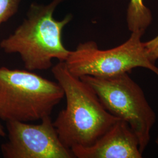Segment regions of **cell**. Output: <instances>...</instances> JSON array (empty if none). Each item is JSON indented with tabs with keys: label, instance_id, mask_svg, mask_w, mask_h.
<instances>
[{
	"label": "cell",
	"instance_id": "cell-1",
	"mask_svg": "<svg viewBox=\"0 0 158 158\" xmlns=\"http://www.w3.org/2000/svg\"><path fill=\"white\" fill-rule=\"evenodd\" d=\"M52 73L60 85L66 100V107L53 124L65 147H89L119 119L109 113L94 91L59 62Z\"/></svg>",
	"mask_w": 158,
	"mask_h": 158
},
{
	"label": "cell",
	"instance_id": "cell-2",
	"mask_svg": "<svg viewBox=\"0 0 158 158\" xmlns=\"http://www.w3.org/2000/svg\"><path fill=\"white\" fill-rule=\"evenodd\" d=\"M64 0H53L47 5L33 2L27 17L13 34L0 42L6 53L19 55L25 69L44 70L52 68V60L64 62L70 53L63 45L62 32L73 16L68 14L56 20L53 13Z\"/></svg>",
	"mask_w": 158,
	"mask_h": 158
},
{
	"label": "cell",
	"instance_id": "cell-3",
	"mask_svg": "<svg viewBox=\"0 0 158 158\" xmlns=\"http://www.w3.org/2000/svg\"><path fill=\"white\" fill-rule=\"evenodd\" d=\"M64 97L57 82L28 70L0 67V119L29 122L51 116Z\"/></svg>",
	"mask_w": 158,
	"mask_h": 158
},
{
	"label": "cell",
	"instance_id": "cell-4",
	"mask_svg": "<svg viewBox=\"0 0 158 158\" xmlns=\"http://www.w3.org/2000/svg\"><path fill=\"white\" fill-rule=\"evenodd\" d=\"M144 33L132 32L123 44L107 50L100 49L94 41L80 43L64 62L70 73L79 78L112 77L137 68L150 70L158 77V68L149 59L142 41Z\"/></svg>",
	"mask_w": 158,
	"mask_h": 158
},
{
	"label": "cell",
	"instance_id": "cell-5",
	"mask_svg": "<svg viewBox=\"0 0 158 158\" xmlns=\"http://www.w3.org/2000/svg\"><path fill=\"white\" fill-rule=\"evenodd\" d=\"M80 78L94 91L109 113L128 124L138 138L141 152H143L150 142L156 114L141 87L129 73L108 78L90 76Z\"/></svg>",
	"mask_w": 158,
	"mask_h": 158
},
{
	"label": "cell",
	"instance_id": "cell-6",
	"mask_svg": "<svg viewBox=\"0 0 158 158\" xmlns=\"http://www.w3.org/2000/svg\"><path fill=\"white\" fill-rule=\"evenodd\" d=\"M40 121L39 124L6 121L8 140L1 147L4 158H75L60 141L51 116Z\"/></svg>",
	"mask_w": 158,
	"mask_h": 158
},
{
	"label": "cell",
	"instance_id": "cell-7",
	"mask_svg": "<svg viewBox=\"0 0 158 158\" xmlns=\"http://www.w3.org/2000/svg\"><path fill=\"white\" fill-rule=\"evenodd\" d=\"M75 158H141L138 138L128 124L119 119L89 147L71 149Z\"/></svg>",
	"mask_w": 158,
	"mask_h": 158
},
{
	"label": "cell",
	"instance_id": "cell-8",
	"mask_svg": "<svg viewBox=\"0 0 158 158\" xmlns=\"http://www.w3.org/2000/svg\"><path fill=\"white\" fill-rule=\"evenodd\" d=\"M152 21V13L144 5L143 0H130L127 12V22L130 31L145 32Z\"/></svg>",
	"mask_w": 158,
	"mask_h": 158
},
{
	"label": "cell",
	"instance_id": "cell-9",
	"mask_svg": "<svg viewBox=\"0 0 158 158\" xmlns=\"http://www.w3.org/2000/svg\"><path fill=\"white\" fill-rule=\"evenodd\" d=\"M21 0H0V25L14 15Z\"/></svg>",
	"mask_w": 158,
	"mask_h": 158
},
{
	"label": "cell",
	"instance_id": "cell-10",
	"mask_svg": "<svg viewBox=\"0 0 158 158\" xmlns=\"http://www.w3.org/2000/svg\"><path fill=\"white\" fill-rule=\"evenodd\" d=\"M144 46L149 59L155 63L158 59V35L152 40L144 42Z\"/></svg>",
	"mask_w": 158,
	"mask_h": 158
},
{
	"label": "cell",
	"instance_id": "cell-11",
	"mask_svg": "<svg viewBox=\"0 0 158 158\" xmlns=\"http://www.w3.org/2000/svg\"><path fill=\"white\" fill-rule=\"evenodd\" d=\"M6 135V131H5V130H4V128L3 126L2 125L1 122H0V136L4 137Z\"/></svg>",
	"mask_w": 158,
	"mask_h": 158
},
{
	"label": "cell",
	"instance_id": "cell-12",
	"mask_svg": "<svg viewBox=\"0 0 158 158\" xmlns=\"http://www.w3.org/2000/svg\"><path fill=\"white\" fill-rule=\"evenodd\" d=\"M156 144L158 145V136L157 137V138H156Z\"/></svg>",
	"mask_w": 158,
	"mask_h": 158
}]
</instances>
